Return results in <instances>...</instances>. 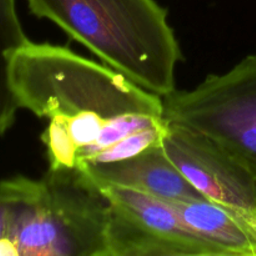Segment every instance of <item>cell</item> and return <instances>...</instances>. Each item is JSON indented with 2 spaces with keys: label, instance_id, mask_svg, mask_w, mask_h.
<instances>
[{
  "label": "cell",
  "instance_id": "8fae6325",
  "mask_svg": "<svg viewBox=\"0 0 256 256\" xmlns=\"http://www.w3.org/2000/svg\"><path fill=\"white\" fill-rule=\"evenodd\" d=\"M0 256H20L16 244L8 235L0 239Z\"/></svg>",
  "mask_w": 256,
  "mask_h": 256
},
{
  "label": "cell",
  "instance_id": "52a82bcc",
  "mask_svg": "<svg viewBox=\"0 0 256 256\" xmlns=\"http://www.w3.org/2000/svg\"><path fill=\"white\" fill-rule=\"evenodd\" d=\"M79 172L96 186L128 188L165 202L206 200L170 162L162 146L122 162L88 166Z\"/></svg>",
  "mask_w": 256,
  "mask_h": 256
},
{
  "label": "cell",
  "instance_id": "3957f363",
  "mask_svg": "<svg viewBox=\"0 0 256 256\" xmlns=\"http://www.w3.org/2000/svg\"><path fill=\"white\" fill-rule=\"evenodd\" d=\"M9 79L18 106L39 118H72L85 112L106 119L164 116L162 96L64 46L29 40L10 55Z\"/></svg>",
  "mask_w": 256,
  "mask_h": 256
},
{
  "label": "cell",
  "instance_id": "9c48e42d",
  "mask_svg": "<svg viewBox=\"0 0 256 256\" xmlns=\"http://www.w3.org/2000/svg\"><path fill=\"white\" fill-rule=\"evenodd\" d=\"M28 42L16 12V0H0V138L12 126L19 109L10 86V55Z\"/></svg>",
  "mask_w": 256,
  "mask_h": 256
},
{
  "label": "cell",
  "instance_id": "7c38bea8",
  "mask_svg": "<svg viewBox=\"0 0 256 256\" xmlns=\"http://www.w3.org/2000/svg\"><path fill=\"white\" fill-rule=\"evenodd\" d=\"M200 254H185V252H162V250H148V252H136L122 254L119 256H198Z\"/></svg>",
  "mask_w": 256,
  "mask_h": 256
},
{
  "label": "cell",
  "instance_id": "5b68a950",
  "mask_svg": "<svg viewBox=\"0 0 256 256\" xmlns=\"http://www.w3.org/2000/svg\"><path fill=\"white\" fill-rule=\"evenodd\" d=\"M98 188L112 208V256L148 250L225 254L195 234L169 202L128 188Z\"/></svg>",
  "mask_w": 256,
  "mask_h": 256
},
{
  "label": "cell",
  "instance_id": "4fadbf2b",
  "mask_svg": "<svg viewBox=\"0 0 256 256\" xmlns=\"http://www.w3.org/2000/svg\"><path fill=\"white\" fill-rule=\"evenodd\" d=\"M8 235V204L0 192V239Z\"/></svg>",
  "mask_w": 256,
  "mask_h": 256
},
{
  "label": "cell",
  "instance_id": "277c9868",
  "mask_svg": "<svg viewBox=\"0 0 256 256\" xmlns=\"http://www.w3.org/2000/svg\"><path fill=\"white\" fill-rule=\"evenodd\" d=\"M162 102L169 124L206 138L256 178V54Z\"/></svg>",
  "mask_w": 256,
  "mask_h": 256
},
{
  "label": "cell",
  "instance_id": "8992f818",
  "mask_svg": "<svg viewBox=\"0 0 256 256\" xmlns=\"http://www.w3.org/2000/svg\"><path fill=\"white\" fill-rule=\"evenodd\" d=\"M162 149L182 176L206 200L224 206L256 229V178L196 132L169 124Z\"/></svg>",
  "mask_w": 256,
  "mask_h": 256
},
{
  "label": "cell",
  "instance_id": "6da1fadb",
  "mask_svg": "<svg viewBox=\"0 0 256 256\" xmlns=\"http://www.w3.org/2000/svg\"><path fill=\"white\" fill-rule=\"evenodd\" d=\"M26 2L32 14L56 24L138 86L162 98L176 90L180 45L155 0Z\"/></svg>",
  "mask_w": 256,
  "mask_h": 256
},
{
  "label": "cell",
  "instance_id": "30bf717a",
  "mask_svg": "<svg viewBox=\"0 0 256 256\" xmlns=\"http://www.w3.org/2000/svg\"><path fill=\"white\" fill-rule=\"evenodd\" d=\"M49 120V125L42 135V142L46 146L49 170L76 169L78 150L70 136L66 122L62 116H54Z\"/></svg>",
  "mask_w": 256,
  "mask_h": 256
},
{
  "label": "cell",
  "instance_id": "ba28073f",
  "mask_svg": "<svg viewBox=\"0 0 256 256\" xmlns=\"http://www.w3.org/2000/svg\"><path fill=\"white\" fill-rule=\"evenodd\" d=\"M169 202L195 234L220 252L256 256V229L236 212L209 200Z\"/></svg>",
  "mask_w": 256,
  "mask_h": 256
},
{
  "label": "cell",
  "instance_id": "7a4b0ae2",
  "mask_svg": "<svg viewBox=\"0 0 256 256\" xmlns=\"http://www.w3.org/2000/svg\"><path fill=\"white\" fill-rule=\"evenodd\" d=\"M0 192L8 204V236L20 256H112V208L79 170L2 180Z\"/></svg>",
  "mask_w": 256,
  "mask_h": 256
}]
</instances>
